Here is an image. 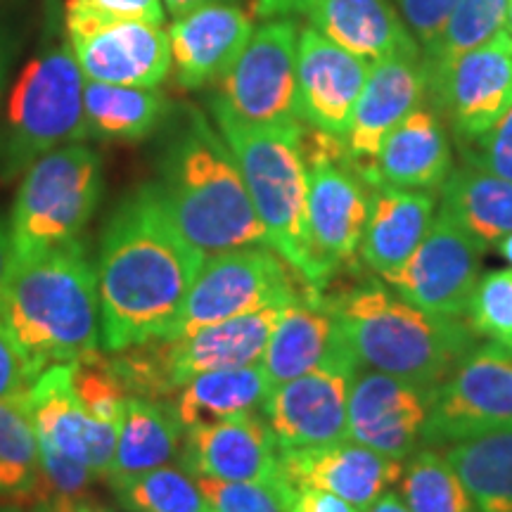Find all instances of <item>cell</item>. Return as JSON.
<instances>
[{
	"mask_svg": "<svg viewBox=\"0 0 512 512\" xmlns=\"http://www.w3.org/2000/svg\"><path fill=\"white\" fill-rule=\"evenodd\" d=\"M204 259L171 221L155 185L128 192L102 228L95 261L102 349L117 354L169 335Z\"/></svg>",
	"mask_w": 512,
	"mask_h": 512,
	"instance_id": "obj_1",
	"label": "cell"
},
{
	"mask_svg": "<svg viewBox=\"0 0 512 512\" xmlns=\"http://www.w3.org/2000/svg\"><path fill=\"white\" fill-rule=\"evenodd\" d=\"M152 185L183 238L202 254L268 245L226 138L195 107H183L166 133Z\"/></svg>",
	"mask_w": 512,
	"mask_h": 512,
	"instance_id": "obj_2",
	"label": "cell"
},
{
	"mask_svg": "<svg viewBox=\"0 0 512 512\" xmlns=\"http://www.w3.org/2000/svg\"><path fill=\"white\" fill-rule=\"evenodd\" d=\"M0 325L41 373L98 351V273L86 245L72 240L17 261L0 294Z\"/></svg>",
	"mask_w": 512,
	"mask_h": 512,
	"instance_id": "obj_3",
	"label": "cell"
},
{
	"mask_svg": "<svg viewBox=\"0 0 512 512\" xmlns=\"http://www.w3.org/2000/svg\"><path fill=\"white\" fill-rule=\"evenodd\" d=\"M325 302L358 366L418 387H437L477 347V332L460 318L422 311L375 280Z\"/></svg>",
	"mask_w": 512,
	"mask_h": 512,
	"instance_id": "obj_4",
	"label": "cell"
},
{
	"mask_svg": "<svg viewBox=\"0 0 512 512\" xmlns=\"http://www.w3.org/2000/svg\"><path fill=\"white\" fill-rule=\"evenodd\" d=\"M216 126L245 178L268 245L311 285L323 292L332 273L318 259L309 230V166L304 155V126H254L235 119L211 100Z\"/></svg>",
	"mask_w": 512,
	"mask_h": 512,
	"instance_id": "obj_5",
	"label": "cell"
},
{
	"mask_svg": "<svg viewBox=\"0 0 512 512\" xmlns=\"http://www.w3.org/2000/svg\"><path fill=\"white\" fill-rule=\"evenodd\" d=\"M86 76L69 41L50 43L19 72L0 119V181L22 176L36 159L88 138Z\"/></svg>",
	"mask_w": 512,
	"mask_h": 512,
	"instance_id": "obj_6",
	"label": "cell"
},
{
	"mask_svg": "<svg viewBox=\"0 0 512 512\" xmlns=\"http://www.w3.org/2000/svg\"><path fill=\"white\" fill-rule=\"evenodd\" d=\"M105 176L93 147L69 143L36 159L22 174L10 219L17 261L79 240L98 209Z\"/></svg>",
	"mask_w": 512,
	"mask_h": 512,
	"instance_id": "obj_7",
	"label": "cell"
},
{
	"mask_svg": "<svg viewBox=\"0 0 512 512\" xmlns=\"http://www.w3.org/2000/svg\"><path fill=\"white\" fill-rule=\"evenodd\" d=\"M311 285L268 245L211 254L197 273L176 323L164 339L185 337L247 313L290 306L313 294Z\"/></svg>",
	"mask_w": 512,
	"mask_h": 512,
	"instance_id": "obj_8",
	"label": "cell"
},
{
	"mask_svg": "<svg viewBox=\"0 0 512 512\" xmlns=\"http://www.w3.org/2000/svg\"><path fill=\"white\" fill-rule=\"evenodd\" d=\"M64 34L86 81L110 86L159 88L174 69L164 24L117 19L69 0Z\"/></svg>",
	"mask_w": 512,
	"mask_h": 512,
	"instance_id": "obj_9",
	"label": "cell"
},
{
	"mask_svg": "<svg viewBox=\"0 0 512 512\" xmlns=\"http://www.w3.org/2000/svg\"><path fill=\"white\" fill-rule=\"evenodd\" d=\"M309 166V230L318 259L335 275L354 266L370 214V192L344 140L316 131L306 143Z\"/></svg>",
	"mask_w": 512,
	"mask_h": 512,
	"instance_id": "obj_10",
	"label": "cell"
},
{
	"mask_svg": "<svg viewBox=\"0 0 512 512\" xmlns=\"http://www.w3.org/2000/svg\"><path fill=\"white\" fill-rule=\"evenodd\" d=\"M297 41L292 19H268L219 79L216 102L235 119L254 126H299Z\"/></svg>",
	"mask_w": 512,
	"mask_h": 512,
	"instance_id": "obj_11",
	"label": "cell"
},
{
	"mask_svg": "<svg viewBox=\"0 0 512 512\" xmlns=\"http://www.w3.org/2000/svg\"><path fill=\"white\" fill-rule=\"evenodd\" d=\"M512 430V351L486 342L432 389L422 444L448 446Z\"/></svg>",
	"mask_w": 512,
	"mask_h": 512,
	"instance_id": "obj_12",
	"label": "cell"
},
{
	"mask_svg": "<svg viewBox=\"0 0 512 512\" xmlns=\"http://www.w3.org/2000/svg\"><path fill=\"white\" fill-rule=\"evenodd\" d=\"M358 368L356 358L342 347L311 373L273 387L264 415L280 451L347 439L349 392Z\"/></svg>",
	"mask_w": 512,
	"mask_h": 512,
	"instance_id": "obj_13",
	"label": "cell"
},
{
	"mask_svg": "<svg viewBox=\"0 0 512 512\" xmlns=\"http://www.w3.org/2000/svg\"><path fill=\"white\" fill-rule=\"evenodd\" d=\"M482 256V242L439 211L411 259L384 280L422 311L465 318L482 278Z\"/></svg>",
	"mask_w": 512,
	"mask_h": 512,
	"instance_id": "obj_14",
	"label": "cell"
},
{
	"mask_svg": "<svg viewBox=\"0 0 512 512\" xmlns=\"http://www.w3.org/2000/svg\"><path fill=\"white\" fill-rule=\"evenodd\" d=\"M178 458L192 477L266 484L283 498L292 489L283 470V451L271 425L256 411L185 430Z\"/></svg>",
	"mask_w": 512,
	"mask_h": 512,
	"instance_id": "obj_15",
	"label": "cell"
},
{
	"mask_svg": "<svg viewBox=\"0 0 512 512\" xmlns=\"http://www.w3.org/2000/svg\"><path fill=\"white\" fill-rule=\"evenodd\" d=\"M432 406V389L358 368L349 392L347 439L384 456L406 460L418 451Z\"/></svg>",
	"mask_w": 512,
	"mask_h": 512,
	"instance_id": "obj_16",
	"label": "cell"
},
{
	"mask_svg": "<svg viewBox=\"0 0 512 512\" xmlns=\"http://www.w3.org/2000/svg\"><path fill=\"white\" fill-rule=\"evenodd\" d=\"M427 76L453 131L460 138L475 140L512 105V38L503 31L486 46L460 55Z\"/></svg>",
	"mask_w": 512,
	"mask_h": 512,
	"instance_id": "obj_17",
	"label": "cell"
},
{
	"mask_svg": "<svg viewBox=\"0 0 512 512\" xmlns=\"http://www.w3.org/2000/svg\"><path fill=\"white\" fill-rule=\"evenodd\" d=\"M29 403L38 444H46L76 463L91 467L102 479L110 475L119 425L93 418L83 408L74 392L69 363H55L43 370L29 389Z\"/></svg>",
	"mask_w": 512,
	"mask_h": 512,
	"instance_id": "obj_18",
	"label": "cell"
},
{
	"mask_svg": "<svg viewBox=\"0 0 512 512\" xmlns=\"http://www.w3.org/2000/svg\"><path fill=\"white\" fill-rule=\"evenodd\" d=\"M373 62L306 27L297 41V112L304 124L344 138Z\"/></svg>",
	"mask_w": 512,
	"mask_h": 512,
	"instance_id": "obj_19",
	"label": "cell"
},
{
	"mask_svg": "<svg viewBox=\"0 0 512 512\" xmlns=\"http://www.w3.org/2000/svg\"><path fill=\"white\" fill-rule=\"evenodd\" d=\"M427 86L430 76L418 57L399 55L373 62L342 138L358 171L373 164L389 133L420 107Z\"/></svg>",
	"mask_w": 512,
	"mask_h": 512,
	"instance_id": "obj_20",
	"label": "cell"
},
{
	"mask_svg": "<svg viewBox=\"0 0 512 512\" xmlns=\"http://www.w3.org/2000/svg\"><path fill=\"white\" fill-rule=\"evenodd\" d=\"M285 477L294 486L330 491L366 512L403 475V463L356 441L283 451Z\"/></svg>",
	"mask_w": 512,
	"mask_h": 512,
	"instance_id": "obj_21",
	"label": "cell"
},
{
	"mask_svg": "<svg viewBox=\"0 0 512 512\" xmlns=\"http://www.w3.org/2000/svg\"><path fill=\"white\" fill-rule=\"evenodd\" d=\"M252 34V17L235 3H209L176 17L169 43L178 86L197 91L219 81Z\"/></svg>",
	"mask_w": 512,
	"mask_h": 512,
	"instance_id": "obj_22",
	"label": "cell"
},
{
	"mask_svg": "<svg viewBox=\"0 0 512 512\" xmlns=\"http://www.w3.org/2000/svg\"><path fill=\"white\" fill-rule=\"evenodd\" d=\"M453 152L439 117L427 107H415L389 133L368 169V185H394L406 190H432L451 174Z\"/></svg>",
	"mask_w": 512,
	"mask_h": 512,
	"instance_id": "obj_23",
	"label": "cell"
},
{
	"mask_svg": "<svg viewBox=\"0 0 512 512\" xmlns=\"http://www.w3.org/2000/svg\"><path fill=\"white\" fill-rule=\"evenodd\" d=\"M309 27L368 62L420 57L418 41L389 0H313Z\"/></svg>",
	"mask_w": 512,
	"mask_h": 512,
	"instance_id": "obj_24",
	"label": "cell"
},
{
	"mask_svg": "<svg viewBox=\"0 0 512 512\" xmlns=\"http://www.w3.org/2000/svg\"><path fill=\"white\" fill-rule=\"evenodd\" d=\"M370 214L361 240V259L387 278L411 259L434 221L437 202L427 190L370 185Z\"/></svg>",
	"mask_w": 512,
	"mask_h": 512,
	"instance_id": "obj_25",
	"label": "cell"
},
{
	"mask_svg": "<svg viewBox=\"0 0 512 512\" xmlns=\"http://www.w3.org/2000/svg\"><path fill=\"white\" fill-rule=\"evenodd\" d=\"M342 347L344 342L335 313L330 311L320 292H313L287 306L268 339L261 366L273 387H278L294 377L311 373Z\"/></svg>",
	"mask_w": 512,
	"mask_h": 512,
	"instance_id": "obj_26",
	"label": "cell"
},
{
	"mask_svg": "<svg viewBox=\"0 0 512 512\" xmlns=\"http://www.w3.org/2000/svg\"><path fill=\"white\" fill-rule=\"evenodd\" d=\"M183 425L174 406L162 399L128 394L119 422L117 453L110 475L105 479L117 486L128 479L145 475L178 458L183 444Z\"/></svg>",
	"mask_w": 512,
	"mask_h": 512,
	"instance_id": "obj_27",
	"label": "cell"
},
{
	"mask_svg": "<svg viewBox=\"0 0 512 512\" xmlns=\"http://www.w3.org/2000/svg\"><path fill=\"white\" fill-rule=\"evenodd\" d=\"M171 102L159 88L110 86L86 81L83 117L88 138L105 143H140L169 119Z\"/></svg>",
	"mask_w": 512,
	"mask_h": 512,
	"instance_id": "obj_28",
	"label": "cell"
},
{
	"mask_svg": "<svg viewBox=\"0 0 512 512\" xmlns=\"http://www.w3.org/2000/svg\"><path fill=\"white\" fill-rule=\"evenodd\" d=\"M273 382L268 380L261 363L247 368L211 370L192 377L178 389L174 411L183 430L211 425L242 413H254L264 408Z\"/></svg>",
	"mask_w": 512,
	"mask_h": 512,
	"instance_id": "obj_29",
	"label": "cell"
},
{
	"mask_svg": "<svg viewBox=\"0 0 512 512\" xmlns=\"http://www.w3.org/2000/svg\"><path fill=\"white\" fill-rule=\"evenodd\" d=\"M441 214L484 247L512 233V181L477 166L451 171L441 185Z\"/></svg>",
	"mask_w": 512,
	"mask_h": 512,
	"instance_id": "obj_30",
	"label": "cell"
},
{
	"mask_svg": "<svg viewBox=\"0 0 512 512\" xmlns=\"http://www.w3.org/2000/svg\"><path fill=\"white\" fill-rule=\"evenodd\" d=\"M479 512H512V430L456 441L444 448Z\"/></svg>",
	"mask_w": 512,
	"mask_h": 512,
	"instance_id": "obj_31",
	"label": "cell"
},
{
	"mask_svg": "<svg viewBox=\"0 0 512 512\" xmlns=\"http://www.w3.org/2000/svg\"><path fill=\"white\" fill-rule=\"evenodd\" d=\"M43 501L41 453L29 392L0 399V498Z\"/></svg>",
	"mask_w": 512,
	"mask_h": 512,
	"instance_id": "obj_32",
	"label": "cell"
},
{
	"mask_svg": "<svg viewBox=\"0 0 512 512\" xmlns=\"http://www.w3.org/2000/svg\"><path fill=\"white\" fill-rule=\"evenodd\" d=\"M399 498L411 512H479L453 465L432 448L415 451L403 467Z\"/></svg>",
	"mask_w": 512,
	"mask_h": 512,
	"instance_id": "obj_33",
	"label": "cell"
},
{
	"mask_svg": "<svg viewBox=\"0 0 512 512\" xmlns=\"http://www.w3.org/2000/svg\"><path fill=\"white\" fill-rule=\"evenodd\" d=\"M508 5L510 0H458L437 43L427 50V74L439 72L460 55L482 48L503 34Z\"/></svg>",
	"mask_w": 512,
	"mask_h": 512,
	"instance_id": "obj_34",
	"label": "cell"
},
{
	"mask_svg": "<svg viewBox=\"0 0 512 512\" xmlns=\"http://www.w3.org/2000/svg\"><path fill=\"white\" fill-rule=\"evenodd\" d=\"M112 489L128 512H211L197 479L183 467L162 465Z\"/></svg>",
	"mask_w": 512,
	"mask_h": 512,
	"instance_id": "obj_35",
	"label": "cell"
},
{
	"mask_svg": "<svg viewBox=\"0 0 512 512\" xmlns=\"http://www.w3.org/2000/svg\"><path fill=\"white\" fill-rule=\"evenodd\" d=\"M69 366H72L74 392L83 403V408L93 418L119 425L128 392L112 366V358L100 354L98 349L93 354L79 358V361L69 363Z\"/></svg>",
	"mask_w": 512,
	"mask_h": 512,
	"instance_id": "obj_36",
	"label": "cell"
},
{
	"mask_svg": "<svg viewBox=\"0 0 512 512\" xmlns=\"http://www.w3.org/2000/svg\"><path fill=\"white\" fill-rule=\"evenodd\" d=\"M465 318L477 337L512 351V268L479 278Z\"/></svg>",
	"mask_w": 512,
	"mask_h": 512,
	"instance_id": "obj_37",
	"label": "cell"
},
{
	"mask_svg": "<svg viewBox=\"0 0 512 512\" xmlns=\"http://www.w3.org/2000/svg\"><path fill=\"white\" fill-rule=\"evenodd\" d=\"M211 512H285V498L278 489L254 482H223L195 477Z\"/></svg>",
	"mask_w": 512,
	"mask_h": 512,
	"instance_id": "obj_38",
	"label": "cell"
},
{
	"mask_svg": "<svg viewBox=\"0 0 512 512\" xmlns=\"http://www.w3.org/2000/svg\"><path fill=\"white\" fill-rule=\"evenodd\" d=\"M41 453V477H43V501L50 496H64L79 501L86 496L88 486L95 482V472L91 467L76 463L64 453L55 451L46 444H38Z\"/></svg>",
	"mask_w": 512,
	"mask_h": 512,
	"instance_id": "obj_39",
	"label": "cell"
},
{
	"mask_svg": "<svg viewBox=\"0 0 512 512\" xmlns=\"http://www.w3.org/2000/svg\"><path fill=\"white\" fill-rule=\"evenodd\" d=\"M472 143H475V152L467 157L472 166L512 181V105L489 131Z\"/></svg>",
	"mask_w": 512,
	"mask_h": 512,
	"instance_id": "obj_40",
	"label": "cell"
},
{
	"mask_svg": "<svg viewBox=\"0 0 512 512\" xmlns=\"http://www.w3.org/2000/svg\"><path fill=\"white\" fill-rule=\"evenodd\" d=\"M458 0H396V8L418 43L430 50L444 31Z\"/></svg>",
	"mask_w": 512,
	"mask_h": 512,
	"instance_id": "obj_41",
	"label": "cell"
},
{
	"mask_svg": "<svg viewBox=\"0 0 512 512\" xmlns=\"http://www.w3.org/2000/svg\"><path fill=\"white\" fill-rule=\"evenodd\" d=\"M41 375L27 354L17 347V342L0 325V399L27 394Z\"/></svg>",
	"mask_w": 512,
	"mask_h": 512,
	"instance_id": "obj_42",
	"label": "cell"
},
{
	"mask_svg": "<svg viewBox=\"0 0 512 512\" xmlns=\"http://www.w3.org/2000/svg\"><path fill=\"white\" fill-rule=\"evenodd\" d=\"M79 3L117 19H140V22L150 24L166 22L162 0H79Z\"/></svg>",
	"mask_w": 512,
	"mask_h": 512,
	"instance_id": "obj_43",
	"label": "cell"
},
{
	"mask_svg": "<svg viewBox=\"0 0 512 512\" xmlns=\"http://www.w3.org/2000/svg\"><path fill=\"white\" fill-rule=\"evenodd\" d=\"M285 512H363L344 498L313 486H294L285 496Z\"/></svg>",
	"mask_w": 512,
	"mask_h": 512,
	"instance_id": "obj_44",
	"label": "cell"
},
{
	"mask_svg": "<svg viewBox=\"0 0 512 512\" xmlns=\"http://www.w3.org/2000/svg\"><path fill=\"white\" fill-rule=\"evenodd\" d=\"M313 0H256V12L264 19H280L306 12Z\"/></svg>",
	"mask_w": 512,
	"mask_h": 512,
	"instance_id": "obj_45",
	"label": "cell"
},
{
	"mask_svg": "<svg viewBox=\"0 0 512 512\" xmlns=\"http://www.w3.org/2000/svg\"><path fill=\"white\" fill-rule=\"evenodd\" d=\"M12 268H15V249H12L10 226L0 219V294L8 285Z\"/></svg>",
	"mask_w": 512,
	"mask_h": 512,
	"instance_id": "obj_46",
	"label": "cell"
},
{
	"mask_svg": "<svg viewBox=\"0 0 512 512\" xmlns=\"http://www.w3.org/2000/svg\"><path fill=\"white\" fill-rule=\"evenodd\" d=\"M164 8H166V15L171 17H181V15H188L190 10H197L202 8V5H209V3H233V0H162Z\"/></svg>",
	"mask_w": 512,
	"mask_h": 512,
	"instance_id": "obj_47",
	"label": "cell"
},
{
	"mask_svg": "<svg viewBox=\"0 0 512 512\" xmlns=\"http://www.w3.org/2000/svg\"><path fill=\"white\" fill-rule=\"evenodd\" d=\"M366 512H411L406 508V503L401 501L399 494H392V491H387V494L377 498V501L370 505Z\"/></svg>",
	"mask_w": 512,
	"mask_h": 512,
	"instance_id": "obj_48",
	"label": "cell"
},
{
	"mask_svg": "<svg viewBox=\"0 0 512 512\" xmlns=\"http://www.w3.org/2000/svg\"><path fill=\"white\" fill-rule=\"evenodd\" d=\"M34 512H76V501L64 496H50L38 503Z\"/></svg>",
	"mask_w": 512,
	"mask_h": 512,
	"instance_id": "obj_49",
	"label": "cell"
},
{
	"mask_svg": "<svg viewBox=\"0 0 512 512\" xmlns=\"http://www.w3.org/2000/svg\"><path fill=\"white\" fill-rule=\"evenodd\" d=\"M8 64H10V38L5 34L3 24H0V100H3L5 79H8Z\"/></svg>",
	"mask_w": 512,
	"mask_h": 512,
	"instance_id": "obj_50",
	"label": "cell"
},
{
	"mask_svg": "<svg viewBox=\"0 0 512 512\" xmlns=\"http://www.w3.org/2000/svg\"><path fill=\"white\" fill-rule=\"evenodd\" d=\"M76 512H112V510L107 508V505L88 501V498L83 496V498H79V501H76Z\"/></svg>",
	"mask_w": 512,
	"mask_h": 512,
	"instance_id": "obj_51",
	"label": "cell"
},
{
	"mask_svg": "<svg viewBox=\"0 0 512 512\" xmlns=\"http://www.w3.org/2000/svg\"><path fill=\"white\" fill-rule=\"evenodd\" d=\"M498 252H501L503 259L508 261L510 268H512V233L505 235V238L498 242Z\"/></svg>",
	"mask_w": 512,
	"mask_h": 512,
	"instance_id": "obj_52",
	"label": "cell"
},
{
	"mask_svg": "<svg viewBox=\"0 0 512 512\" xmlns=\"http://www.w3.org/2000/svg\"><path fill=\"white\" fill-rule=\"evenodd\" d=\"M505 31H508L510 38H512V0H510V5H508V24H505Z\"/></svg>",
	"mask_w": 512,
	"mask_h": 512,
	"instance_id": "obj_53",
	"label": "cell"
},
{
	"mask_svg": "<svg viewBox=\"0 0 512 512\" xmlns=\"http://www.w3.org/2000/svg\"><path fill=\"white\" fill-rule=\"evenodd\" d=\"M0 512H19L17 508H0Z\"/></svg>",
	"mask_w": 512,
	"mask_h": 512,
	"instance_id": "obj_54",
	"label": "cell"
}]
</instances>
